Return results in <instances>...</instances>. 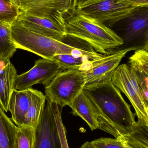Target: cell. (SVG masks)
<instances>
[{
  "label": "cell",
  "instance_id": "cell-1",
  "mask_svg": "<svg viewBox=\"0 0 148 148\" xmlns=\"http://www.w3.org/2000/svg\"><path fill=\"white\" fill-rule=\"evenodd\" d=\"M84 90L96 107L99 116L97 129L118 139L128 134L136 121L131 106L111 79Z\"/></svg>",
  "mask_w": 148,
  "mask_h": 148
},
{
  "label": "cell",
  "instance_id": "cell-2",
  "mask_svg": "<svg viewBox=\"0 0 148 148\" xmlns=\"http://www.w3.org/2000/svg\"><path fill=\"white\" fill-rule=\"evenodd\" d=\"M67 35L85 42L97 53L108 55L123 44V39L105 24L74 11L66 25Z\"/></svg>",
  "mask_w": 148,
  "mask_h": 148
},
{
  "label": "cell",
  "instance_id": "cell-3",
  "mask_svg": "<svg viewBox=\"0 0 148 148\" xmlns=\"http://www.w3.org/2000/svg\"><path fill=\"white\" fill-rule=\"evenodd\" d=\"M11 37L17 49L31 52L43 59L53 60L58 55H73L80 47L29 30L16 20L11 26Z\"/></svg>",
  "mask_w": 148,
  "mask_h": 148
},
{
  "label": "cell",
  "instance_id": "cell-4",
  "mask_svg": "<svg viewBox=\"0 0 148 148\" xmlns=\"http://www.w3.org/2000/svg\"><path fill=\"white\" fill-rule=\"evenodd\" d=\"M86 84L82 70L66 69L59 73L45 87L46 97L52 102L63 108L71 104Z\"/></svg>",
  "mask_w": 148,
  "mask_h": 148
},
{
  "label": "cell",
  "instance_id": "cell-5",
  "mask_svg": "<svg viewBox=\"0 0 148 148\" xmlns=\"http://www.w3.org/2000/svg\"><path fill=\"white\" fill-rule=\"evenodd\" d=\"M112 83L125 94L135 110L138 121L147 123L148 112L135 71L127 64L120 65L112 74Z\"/></svg>",
  "mask_w": 148,
  "mask_h": 148
},
{
  "label": "cell",
  "instance_id": "cell-6",
  "mask_svg": "<svg viewBox=\"0 0 148 148\" xmlns=\"http://www.w3.org/2000/svg\"><path fill=\"white\" fill-rule=\"evenodd\" d=\"M74 0H16L21 14L45 17L66 25L65 16L74 12Z\"/></svg>",
  "mask_w": 148,
  "mask_h": 148
},
{
  "label": "cell",
  "instance_id": "cell-7",
  "mask_svg": "<svg viewBox=\"0 0 148 148\" xmlns=\"http://www.w3.org/2000/svg\"><path fill=\"white\" fill-rule=\"evenodd\" d=\"M136 7L128 0H102L77 9L74 11L113 26L125 20Z\"/></svg>",
  "mask_w": 148,
  "mask_h": 148
},
{
  "label": "cell",
  "instance_id": "cell-8",
  "mask_svg": "<svg viewBox=\"0 0 148 148\" xmlns=\"http://www.w3.org/2000/svg\"><path fill=\"white\" fill-rule=\"evenodd\" d=\"M124 20L123 47L120 49H142L148 41V5L136 7Z\"/></svg>",
  "mask_w": 148,
  "mask_h": 148
},
{
  "label": "cell",
  "instance_id": "cell-9",
  "mask_svg": "<svg viewBox=\"0 0 148 148\" xmlns=\"http://www.w3.org/2000/svg\"><path fill=\"white\" fill-rule=\"evenodd\" d=\"M60 64L53 60L42 58L36 61L27 72L17 75L15 89L23 90L37 84L47 85L59 73L63 71Z\"/></svg>",
  "mask_w": 148,
  "mask_h": 148
},
{
  "label": "cell",
  "instance_id": "cell-10",
  "mask_svg": "<svg viewBox=\"0 0 148 148\" xmlns=\"http://www.w3.org/2000/svg\"><path fill=\"white\" fill-rule=\"evenodd\" d=\"M130 49H119L93 61L88 69L82 70L86 80L85 87L94 86L111 79V76Z\"/></svg>",
  "mask_w": 148,
  "mask_h": 148
},
{
  "label": "cell",
  "instance_id": "cell-11",
  "mask_svg": "<svg viewBox=\"0 0 148 148\" xmlns=\"http://www.w3.org/2000/svg\"><path fill=\"white\" fill-rule=\"evenodd\" d=\"M35 131V148H62L52 103L47 97L45 108Z\"/></svg>",
  "mask_w": 148,
  "mask_h": 148
},
{
  "label": "cell",
  "instance_id": "cell-12",
  "mask_svg": "<svg viewBox=\"0 0 148 148\" xmlns=\"http://www.w3.org/2000/svg\"><path fill=\"white\" fill-rule=\"evenodd\" d=\"M16 21L31 31L57 40L63 41L67 36L66 25L49 18L20 13Z\"/></svg>",
  "mask_w": 148,
  "mask_h": 148
},
{
  "label": "cell",
  "instance_id": "cell-13",
  "mask_svg": "<svg viewBox=\"0 0 148 148\" xmlns=\"http://www.w3.org/2000/svg\"><path fill=\"white\" fill-rule=\"evenodd\" d=\"M35 90L32 88L23 90L15 89L12 93L8 110L11 113L12 121L18 127L23 126L25 117L32 105Z\"/></svg>",
  "mask_w": 148,
  "mask_h": 148
},
{
  "label": "cell",
  "instance_id": "cell-14",
  "mask_svg": "<svg viewBox=\"0 0 148 148\" xmlns=\"http://www.w3.org/2000/svg\"><path fill=\"white\" fill-rule=\"evenodd\" d=\"M69 107L72 109L73 114L82 118L91 130L97 129L99 113L84 89L73 100Z\"/></svg>",
  "mask_w": 148,
  "mask_h": 148
},
{
  "label": "cell",
  "instance_id": "cell-15",
  "mask_svg": "<svg viewBox=\"0 0 148 148\" xmlns=\"http://www.w3.org/2000/svg\"><path fill=\"white\" fill-rule=\"evenodd\" d=\"M17 75L16 69L10 61L0 66V107L4 112L8 111Z\"/></svg>",
  "mask_w": 148,
  "mask_h": 148
},
{
  "label": "cell",
  "instance_id": "cell-16",
  "mask_svg": "<svg viewBox=\"0 0 148 148\" xmlns=\"http://www.w3.org/2000/svg\"><path fill=\"white\" fill-rule=\"evenodd\" d=\"M118 139L132 148H148V123L136 122L128 134Z\"/></svg>",
  "mask_w": 148,
  "mask_h": 148
},
{
  "label": "cell",
  "instance_id": "cell-17",
  "mask_svg": "<svg viewBox=\"0 0 148 148\" xmlns=\"http://www.w3.org/2000/svg\"><path fill=\"white\" fill-rule=\"evenodd\" d=\"M18 129L0 107V148H15V142Z\"/></svg>",
  "mask_w": 148,
  "mask_h": 148
},
{
  "label": "cell",
  "instance_id": "cell-18",
  "mask_svg": "<svg viewBox=\"0 0 148 148\" xmlns=\"http://www.w3.org/2000/svg\"><path fill=\"white\" fill-rule=\"evenodd\" d=\"M10 23H0V59L3 63L10 61L16 48L11 37Z\"/></svg>",
  "mask_w": 148,
  "mask_h": 148
},
{
  "label": "cell",
  "instance_id": "cell-19",
  "mask_svg": "<svg viewBox=\"0 0 148 148\" xmlns=\"http://www.w3.org/2000/svg\"><path fill=\"white\" fill-rule=\"evenodd\" d=\"M46 96L41 91L36 90L32 105L28 112L23 127L36 128L46 104Z\"/></svg>",
  "mask_w": 148,
  "mask_h": 148
},
{
  "label": "cell",
  "instance_id": "cell-20",
  "mask_svg": "<svg viewBox=\"0 0 148 148\" xmlns=\"http://www.w3.org/2000/svg\"><path fill=\"white\" fill-rule=\"evenodd\" d=\"M53 60L57 62L63 70L78 69L82 70L88 69L95 60L88 56L76 57L68 54L58 55L55 56Z\"/></svg>",
  "mask_w": 148,
  "mask_h": 148
},
{
  "label": "cell",
  "instance_id": "cell-21",
  "mask_svg": "<svg viewBox=\"0 0 148 148\" xmlns=\"http://www.w3.org/2000/svg\"><path fill=\"white\" fill-rule=\"evenodd\" d=\"M35 129L30 127H18L16 135L15 148H35Z\"/></svg>",
  "mask_w": 148,
  "mask_h": 148
},
{
  "label": "cell",
  "instance_id": "cell-22",
  "mask_svg": "<svg viewBox=\"0 0 148 148\" xmlns=\"http://www.w3.org/2000/svg\"><path fill=\"white\" fill-rule=\"evenodd\" d=\"M20 13L19 8L8 0H0V23H12Z\"/></svg>",
  "mask_w": 148,
  "mask_h": 148
},
{
  "label": "cell",
  "instance_id": "cell-23",
  "mask_svg": "<svg viewBox=\"0 0 148 148\" xmlns=\"http://www.w3.org/2000/svg\"><path fill=\"white\" fill-rule=\"evenodd\" d=\"M128 63L135 71L148 75V51L143 49L136 50L130 57Z\"/></svg>",
  "mask_w": 148,
  "mask_h": 148
},
{
  "label": "cell",
  "instance_id": "cell-24",
  "mask_svg": "<svg viewBox=\"0 0 148 148\" xmlns=\"http://www.w3.org/2000/svg\"><path fill=\"white\" fill-rule=\"evenodd\" d=\"M51 103L56 121L57 124L62 147V148H69L67 139L66 131L62 119V108L54 103L51 102Z\"/></svg>",
  "mask_w": 148,
  "mask_h": 148
},
{
  "label": "cell",
  "instance_id": "cell-25",
  "mask_svg": "<svg viewBox=\"0 0 148 148\" xmlns=\"http://www.w3.org/2000/svg\"><path fill=\"white\" fill-rule=\"evenodd\" d=\"M96 148H126L119 139L102 138L90 142Z\"/></svg>",
  "mask_w": 148,
  "mask_h": 148
},
{
  "label": "cell",
  "instance_id": "cell-26",
  "mask_svg": "<svg viewBox=\"0 0 148 148\" xmlns=\"http://www.w3.org/2000/svg\"><path fill=\"white\" fill-rule=\"evenodd\" d=\"M134 71L140 85L143 100L147 108H148V75L134 70Z\"/></svg>",
  "mask_w": 148,
  "mask_h": 148
},
{
  "label": "cell",
  "instance_id": "cell-27",
  "mask_svg": "<svg viewBox=\"0 0 148 148\" xmlns=\"http://www.w3.org/2000/svg\"><path fill=\"white\" fill-rule=\"evenodd\" d=\"M102 0H74V11L75 10L85 7Z\"/></svg>",
  "mask_w": 148,
  "mask_h": 148
},
{
  "label": "cell",
  "instance_id": "cell-28",
  "mask_svg": "<svg viewBox=\"0 0 148 148\" xmlns=\"http://www.w3.org/2000/svg\"><path fill=\"white\" fill-rule=\"evenodd\" d=\"M134 6H137L148 5V0H128Z\"/></svg>",
  "mask_w": 148,
  "mask_h": 148
},
{
  "label": "cell",
  "instance_id": "cell-29",
  "mask_svg": "<svg viewBox=\"0 0 148 148\" xmlns=\"http://www.w3.org/2000/svg\"><path fill=\"white\" fill-rule=\"evenodd\" d=\"M80 148H96L90 142H87L82 145Z\"/></svg>",
  "mask_w": 148,
  "mask_h": 148
},
{
  "label": "cell",
  "instance_id": "cell-30",
  "mask_svg": "<svg viewBox=\"0 0 148 148\" xmlns=\"http://www.w3.org/2000/svg\"><path fill=\"white\" fill-rule=\"evenodd\" d=\"M142 49L146 50V51H148V42L146 43V45L144 46V47L143 48V49Z\"/></svg>",
  "mask_w": 148,
  "mask_h": 148
},
{
  "label": "cell",
  "instance_id": "cell-31",
  "mask_svg": "<svg viewBox=\"0 0 148 148\" xmlns=\"http://www.w3.org/2000/svg\"><path fill=\"white\" fill-rule=\"evenodd\" d=\"M123 143V145H124V146H125V147H126V148H132L131 147H129V146H128V145H126V144H124V143Z\"/></svg>",
  "mask_w": 148,
  "mask_h": 148
},
{
  "label": "cell",
  "instance_id": "cell-32",
  "mask_svg": "<svg viewBox=\"0 0 148 148\" xmlns=\"http://www.w3.org/2000/svg\"><path fill=\"white\" fill-rule=\"evenodd\" d=\"M8 1L11 2L12 3H14V4L16 0H8Z\"/></svg>",
  "mask_w": 148,
  "mask_h": 148
},
{
  "label": "cell",
  "instance_id": "cell-33",
  "mask_svg": "<svg viewBox=\"0 0 148 148\" xmlns=\"http://www.w3.org/2000/svg\"><path fill=\"white\" fill-rule=\"evenodd\" d=\"M3 63L2 62L1 60V59H0V63Z\"/></svg>",
  "mask_w": 148,
  "mask_h": 148
},
{
  "label": "cell",
  "instance_id": "cell-34",
  "mask_svg": "<svg viewBox=\"0 0 148 148\" xmlns=\"http://www.w3.org/2000/svg\"><path fill=\"white\" fill-rule=\"evenodd\" d=\"M147 110H148V108H147ZM147 123H148V122H147Z\"/></svg>",
  "mask_w": 148,
  "mask_h": 148
}]
</instances>
